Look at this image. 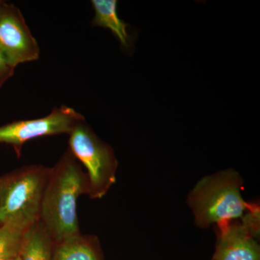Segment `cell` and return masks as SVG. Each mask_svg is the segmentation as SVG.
<instances>
[{
  "instance_id": "4fadbf2b",
  "label": "cell",
  "mask_w": 260,
  "mask_h": 260,
  "mask_svg": "<svg viewBox=\"0 0 260 260\" xmlns=\"http://www.w3.org/2000/svg\"><path fill=\"white\" fill-rule=\"evenodd\" d=\"M15 68L8 64L5 58L0 54V88L4 84L13 76L15 73Z\"/></svg>"
},
{
  "instance_id": "7a4b0ae2",
  "label": "cell",
  "mask_w": 260,
  "mask_h": 260,
  "mask_svg": "<svg viewBox=\"0 0 260 260\" xmlns=\"http://www.w3.org/2000/svg\"><path fill=\"white\" fill-rule=\"evenodd\" d=\"M242 186V178L234 169L202 178L187 198L195 225L208 229L242 218L250 205L243 198Z\"/></svg>"
},
{
  "instance_id": "5bb4252c",
  "label": "cell",
  "mask_w": 260,
  "mask_h": 260,
  "mask_svg": "<svg viewBox=\"0 0 260 260\" xmlns=\"http://www.w3.org/2000/svg\"><path fill=\"white\" fill-rule=\"evenodd\" d=\"M10 260H21V258H20V256L19 255L18 256H16V257L13 258V259Z\"/></svg>"
},
{
  "instance_id": "9a60e30c",
  "label": "cell",
  "mask_w": 260,
  "mask_h": 260,
  "mask_svg": "<svg viewBox=\"0 0 260 260\" xmlns=\"http://www.w3.org/2000/svg\"><path fill=\"white\" fill-rule=\"evenodd\" d=\"M2 2H3V1H2V0H0V3H2Z\"/></svg>"
},
{
  "instance_id": "8992f818",
  "label": "cell",
  "mask_w": 260,
  "mask_h": 260,
  "mask_svg": "<svg viewBox=\"0 0 260 260\" xmlns=\"http://www.w3.org/2000/svg\"><path fill=\"white\" fill-rule=\"evenodd\" d=\"M0 54L15 68L40 57V47L21 11L5 1L0 3Z\"/></svg>"
},
{
  "instance_id": "8fae6325",
  "label": "cell",
  "mask_w": 260,
  "mask_h": 260,
  "mask_svg": "<svg viewBox=\"0 0 260 260\" xmlns=\"http://www.w3.org/2000/svg\"><path fill=\"white\" fill-rule=\"evenodd\" d=\"M25 232L12 224H0V260H10L20 255Z\"/></svg>"
},
{
  "instance_id": "6da1fadb",
  "label": "cell",
  "mask_w": 260,
  "mask_h": 260,
  "mask_svg": "<svg viewBox=\"0 0 260 260\" xmlns=\"http://www.w3.org/2000/svg\"><path fill=\"white\" fill-rule=\"evenodd\" d=\"M89 193V181L80 162L69 148L50 168L43 195L39 221L53 242L80 234L77 204Z\"/></svg>"
},
{
  "instance_id": "52a82bcc",
  "label": "cell",
  "mask_w": 260,
  "mask_h": 260,
  "mask_svg": "<svg viewBox=\"0 0 260 260\" xmlns=\"http://www.w3.org/2000/svg\"><path fill=\"white\" fill-rule=\"evenodd\" d=\"M217 226L216 245L212 260H260L258 241L241 223L234 220Z\"/></svg>"
},
{
  "instance_id": "7c38bea8",
  "label": "cell",
  "mask_w": 260,
  "mask_h": 260,
  "mask_svg": "<svg viewBox=\"0 0 260 260\" xmlns=\"http://www.w3.org/2000/svg\"><path fill=\"white\" fill-rule=\"evenodd\" d=\"M240 223L251 237L256 240H259L260 210L259 206L250 204L241 218Z\"/></svg>"
},
{
  "instance_id": "3957f363",
  "label": "cell",
  "mask_w": 260,
  "mask_h": 260,
  "mask_svg": "<svg viewBox=\"0 0 260 260\" xmlns=\"http://www.w3.org/2000/svg\"><path fill=\"white\" fill-rule=\"evenodd\" d=\"M50 168L25 166L0 178V224L27 231L39 221Z\"/></svg>"
},
{
  "instance_id": "9c48e42d",
  "label": "cell",
  "mask_w": 260,
  "mask_h": 260,
  "mask_svg": "<svg viewBox=\"0 0 260 260\" xmlns=\"http://www.w3.org/2000/svg\"><path fill=\"white\" fill-rule=\"evenodd\" d=\"M95 15L92 21L93 26L108 28L112 32L123 47L129 48L131 37L128 34L129 25L119 18L116 0H92Z\"/></svg>"
},
{
  "instance_id": "277c9868",
  "label": "cell",
  "mask_w": 260,
  "mask_h": 260,
  "mask_svg": "<svg viewBox=\"0 0 260 260\" xmlns=\"http://www.w3.org/2000/svg\"><path fill=\"white\" fill-rule=\"evenodd\" d=\"M69 135V150L86 169L88 196L91 199H102L116 180L119 164L114 150L94 133L85 121L78 124Z\"/></svg>"
},
{
  "instance_id": "2e32d148",
  "label": "cell",
  "mask_w": 260,
  "mask_h": 260,
  "mask_svg": "<svg viewBox=\"0 0 260 260\" xmlns=\"http://www.w3.org/2000/svg\"><path fill=\"white\" fill-rule=\"evenodd\" d=\"M212 260V259H211Z\"/></svg>"
},
{
  "instance_id": "5b68a950",
  "label": "cell",
  "mask_w": 260,
  "mask_h": 260,
  "mask_svg": "<svg viewBox=\"0 0 260 260\" xmlns=\"http://www.w3.org/2000/svg\"><path fill=\"white\" fill-rule=\"evenodd\" d=\"M85 117L73 108H53L49 115L39 119L19 120L0 126V143L11 145L18 157L30 140L52 135H70Z\"/></svg>"
},
{
  "instance_id": "ba28073f",
  "label": "cell",
  "mask_w": 260,
  "mask_h": 260,
  "mask_svg": "<svg viewBox=\"0 0 260 260\" xmlns=\"http://www.w3.org/2000/svg\"><path fill=\"white\" fill-rule=\"evenodd\" d=\"M52 260H104V255L95 236L80 233L54 243Z\"/></svg>"
},
{
  "instance_id": "30bf717a",
  "label": "cell",
  "mask_w": 260,
  "mask_h": 260,
  "mask_svg": "<svg viewBox=\"0 0 260 260\" xmlns=\"http://www.w3.org/2000/svg\"><path fill=\"white\" fill-rule=\"evenodd\" d=\"M53 242L40 221L24 234L20 256L21 260H52Z\"/></svg>"
}]
</instances>
